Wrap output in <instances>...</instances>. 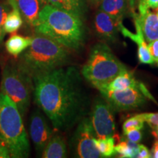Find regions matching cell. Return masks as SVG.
<instances>
[{
  "mask_svg": "<svg viewBox=\"0 0 158 158\" xmlns=\"http://www.w3.org/2000/svg\"><path fill=\"white\" fill-rule=\"evenodd\" d=\"M157 64H158V62H157Z\"/></svg>",
  "mask_w": 158,
  "mask_h": 158,
  "instance_id": "cell-37",
  "label": "cell"
},
{
  "mask_svg": "<svg viewBox=\"0 0 158 158\" xmlns=\"http://www.w3.org/2000/svg\"><path fill=\"white\" fill-rule=\"evenodd\" d=\"M71 138L70 147L74 157L78 158L102 157L94 144L96 134L90 117H83L78 122Z\"/></svg>",
  "mask_w": 158,
  "mask_h": 158,
  "instance_id": "cell-8",
  "label": "cell"
},
{
  "mask_svg": "<svg viewBox=\"0 0 158 158\" xmlns=\"http://www.w3.org/2000/svg\"><path fill=\"white\" fill-rule=\"evenodd\" d=\"M119 24L110 15L101 10H98L94 15V33L97 37L106 43H114L117 40Z\"/></svg>",
  "mask_w": 158,
  "mask_h": 158,
  "instance_id": "cell-11",
  "label": "cell"
},
{
  "mask_svg": "<svg viewBox=\"0 0 158 158\" xmlns=\"http://www.w3.org/2000/svg\"><path fill=\"white\" fill-rule=\"evenodd\" d=\"M129 2L130 0H102L98 7L110 15L116 22L121 23L127 11Z\"/></svg>",
  "mask_w": 158,
  "mask_h": 158,
  "instance_id": "cell-16",
  "label": "cell"
},
{
  "mask_svg": "<svg viewBox=\"0 0 158 158\" xmlns=\"http://www.w3.org/2000/svg\"><path fill=\"white\" fill-rule=\"evenodd\" d=\"M86 1H87V3L90 4L93 7H98L102 0H86Z\"/></svg>",
  "mask_w": 158,
  "mask_h": 158,
  "instance_id": "cell-32",
  "label": "cell"
},
{
  "mask_svg": "<svg viewBox=\"0 0 158 158\" xmlns=\"http://www.w3.org/2000/svg\"><path fill=\"white\" fill-rule=\"evenodd\" d=\"M29 133L38 153H42L46 144L53 135V132L45 118L39 110L32 113L29 124Z\"/></svg>",
  "mask_w": 158,
  "mask_h": 158,
  "instance_id": "cell-10",
  "label": "cell"
},
{
  "mask_svg": "<svg viewBox=\"0 0 158 158\" xmlns=\"http://www.w3.org/2000/svg\"><path fill=\"white\" fill-rule=\"evenodd\" d=\"M148 48L155 62H158V39L148 43Z\"/></svg>",
  "mask_w": 158,
  "mask_h": 158,
  "instance_id": "cell-27",
  "label": "cell"
},
{
  "mask_svg": "<svg viewBox=\"0 0 158 158\" xmlns=\"http://www.w3.org/2000/svg\"><path fill=\"white\" fill-rule=\"evenodd\" d=\"M140 84H141V82L136 80L133 73L126 68L110 82L102 86H99L97 89L98 90H122L127 88L135 87V86H139Z\"/></svg>",
  "mask_w": 158,
  "mask_h": 158,
  "instance_id": "cell-14",
  "label": "cell"
},
{
  "mask_svg": "<svg viewBox=\"0 0 158 158\" xmlns=\"http://www.w3.org/2000/svg\"><path fill=\"white\" fill-rule=\"evenodd\" d=\"M150 153H151V157L158 158V140H156L155 141Z\"/></svg>",
  "mask_w": 158,
  "mask_h": 158,
  "instance_id": "cell-31",
  "label": "cell"
},
{
  "mask_svg": "<svg viewBox=\"0 0 158 158\" xmlns=\"http://www.w3.org/2000/svg\"><path fill=\"white\" fill-rule=\"evenodd\" d=\"M21 15L27 22L34 27L40 11V0H15Z\"/></svg>",
  "mask_w": 158,
  "mask_h": 158,
  "instance_id": "cell-18",
  "label": "cell"
},
{
  "mask_svg": "<svg viewBox=\"0 0 158 158\" xmlns=\"http://www.w3.org/2000/svg\"><path fill=\"white\" fill-rule=\"evenodd\" d=\"M100 94L115 111H125L141 107L147 102V98L155 100L144 85L122 90L100 89Z\"/></svg>",
  "mask_w": 158,
  "mask_h": 158,
  "instance_id": "cell-7",
  "label": "cell"
},
{
  "mask_svg": "<svg viewBox=\"0 0 158 158\" xmlns=\"http://www.w3.org/2000/svg\"><path fill=\"white\" fill-rule=\"evenodd\" d=\"M114 111L102 97L94 100L90 118L97 138L114 137L116 134Z\"/></svg>",
  "mask_w": 158,
  "mask_h": 158,
  "instance_id": "cell-9",
  "label": "cell"
},
{
  "mask_svg": "<svg viewBox=\"0 0 158 158\" xmlns=\"http://www.w3.org/2000/svg\"><path fill=\"white\" fill-rule=\"evenodd\" d=\"M138 5H147L146 0H138Z\"/></svg>",
  "mask_w": 158,
  "mask_h": 158,
  "instance_id": "cell-33",
  "label": "cell"
},
{
  "mask_svg": "<svg viewBox=\"0 0 158 158\" xmlns=\"http://www.w3.org/2000/svg\"><path fill=\"white\" fill-rule=\"evenodd\" d=\"M10 12V6L6 4H0V42L2 40L5 33L3 30V25L7 13Z\"/></svg>",
  "mask_w": 158,
  "mask_h": 158,
  "instance_id": "cell-25",
  "label": "cell"
},
{
  "mask_svg": "<svg viewBox=\"0 0 158 158\" xmlns=\"http://www.w3.org/2000/svg\"><path fill=\"white\" fill-rule=\"evenodd\" d=\"M32 80L35 101L56 130L70 129L87 113L89 98L76 67H61Z\"/></svg>",
  "mask_w": 158,
  "mask_h": 158,
  "instance_id": "cell-1",
  "label": "cell"
},
{
  "mask_svg": "<svg viewBox=\"0 0 158 158\" xmlns=\"http://www.w3.org/2000/svg\"><path fill=\"white\" fill-rule=\"evenodd\" d=\"M154 133H155V135L158 138V127L157 128H155V130H154Z\"/></svg>",
  "mask_w": 158,
  "mask_h": 158,
  "instance_id": "cell-34",
  "label": "cell"
},
{
  "mask_svg": "<svg viewBox=\"0 0 158 158\" xmlns=\"http://www.w3.org/2000/svg\"><path fill=\"white\" fill-rule=\"evenodd\" d=\"M139 144L127 140H122V142L115 146L116 152L120 157L135 158L137 157Z\"/></svg>",
  "mask_w": 158,
  "mask_h": 158,
  "instance_id": "cell-22",
  "label": "cell"
},
{
  "mask_svg": "<svg viewBox=\"0 0 158 158\" xmlns=\"http://www.w3.org/2000/svg\"><path fill=\"white\" fill-rule=\"evenodd\" d=\"M136 33L130 31L124 27L122 23L119 24V31L124 37H128L138 45V58L139 62L142 64H152L155 63L152 55L150 54L147 42L144 40L141 29L138 24L135 23Z\"/></svg>",
  "mask_w": 158,
  "mask_h": 158,
  "instance_id": "cell-13",
  "label": "cell"
},
{
  "mask_svg": "<svg viewBox=\"0 0 158 158\" xmlns=\"http://www.w3.org/2000/svg\"><path fill=\"white\" fill-rule=\"evenodd\" d=\"M142 133L141 130H131L129 131L123 133L122 140H127V141L135 142V143H140L142 140Z\"/></svg>",
  "mask_w": 158,
  "mask_h": 158,
  "instance_id": "cell-24",
  "label": "cell"
},
{
  "mask_svg": "<svg viewBox=\"0 0 158 158\" xmlns=\"http://www.w3.org/2000/svg\"><path fill=\"white\" fill-rule=\"evenodd\" d=\"M45 2L76 15L82 20L87 12L86 0H45Z\"/></svg>",
  "mask_w": 158,
  "mask_h": 158,
  "instance_id": "cell-15",
  "label": "cell"
},
{
  "mask_svg": "<svg viewBox=\"0 0 158 158\" xmlns=\"http://www.w3.org/2000/svg\"><path fill=\"white\" fill-rule=\"evenodd\" d=\"M32 37H23L19 35H13L7 39L5 47L7 52L14 56L21 54L30 45Z\"/></svg>",
  "mask_w": 158,
  "mask_h": 158,
  "instance_id": "cell-20",
  "label": "cell"
},
{
  "mask_svg": "<svg viewBox=\"0 0 158 158\" xmlns=\"http://www.w3.org/2000/svg\"><path fill=\"white\" fill-rule=\"evenodd\" d=\"M139 13L133 14L134 22L141 29L147 43L158 39V16L149 8H138Z\"/></svg>",
  "mask_w": 158,
  "mask_h": 158,
  "instance_id": "cell-12",
  "label": "cell"
},
{
  "mask_svg": "<svg viewBox=\"0 0 158 158\" xmlns=\"http://www.w3.org/2000/svg\"><path fill=\"white\" fill-rule=\"evenodd\" d=\"M94 144L102 157H111L116 154L114 137L95 138Z\"/></svg>",
  "mask_w": 158,
  "mask_h": 158,
  "instance_id": "cell-21",
  "label": "cell"
},
{
  "mask_svg": "<svg viewBox=\"0 0 158 158\" xmlns=\"http://www.w3.org/2000/svg\"><path fill=\"white\" fill-rule=\"evenodd\" d=\"M151 157V153L148 148L143 144H139L137 158H149Z\"/></svg>",
  "mask_w": 158,
  "mask_h": 158,
  "instance_id": "cell-28",
  "label": "cell"
},
{
  "mask_svg": "<svg viewBox=\"0 0 158 158\" xmlns=\"http://www.w3.org/2000/svg\"><path fill=\"white\" fill-rule=\"evenodd\" d=\"M126 67L113 54L106 43H98L91 49L81 74L94 87L113 80Z\"/></svg>",
  "mask_w": 158,
  "mask_h": 158,
  "instance_id": "cell-5",
  "label": "cell"
},
{
  "mask_svg": "<svg viewBox=\"0 0 158 158\" xmlns=\"http://www.w3.org/2000/svg\"><path fill=\"white\" fill-rule=\"evenodd\" d=\"M144 123H145V122L142 119L139 114L132 116V117L127 118L122 124L123 133H125V132H127L131 130L143 129Z\"/></svg>",
  "mask_w": 158,
  "mask_h": 158,
  "instance_id": "cell-23",
  "label": "cell"
},
{
  "mask_svg": "<svg viewBox=\"0 0 158 158\" xmlns=\"http://www.w3.org/2000/svg\"><path fill=\"white\" fill-rule=\"evenodd\" d=\"M0 139L10 150V157L27 158L30 155L28 135L22 116L8 96L0 93Z\"/></svg>",
  "mask_w": 158,
  "mask_h": 158,
  "instance_id": "cell-4",
  "label": "cell"
},
{
  "mask_svg": "<svg viewBox=\"0 0 158 158\" xmlns=\"http://www.w3.org/2000/svg\"><path fill=\"white\" fill-rule=\"evenodd\" d=\"M157 16H158V10H157Z\"/></svg>",
  "mask_w": 158,
  "mask_h": 158,
  "instance_id": "cell-36",
  "label": "cell"
},
{
  "mask_svg": "<svg viewBox=\"0 0 158 158\" xmlns=\"http://www.w3.org/2000/svg\"><path fill=\"white\" fill-rule=\"evenodd\" d=\"M139 115L153 130L158 127V113H143Z\"/></svg>",
  "mask_w": 158,
  "mask_h": 158,
  "instance_id": "cell-26",
  "label": "cell"
},
{
  "mask_svg": "<svg viewBox=\"0 0 158 158\" xmlns=\"http://www.w3.org/2000/svg\"><path fill=\"white\" fill-rule=\"evenodd\" d=\"M35 31L70 50L84 45L86 31L83 20L68 12L46 4L39 13Z\"/></svg>",
  "mask_w": 158,
  "mask_h": 158,
  "instance_id": "cell-2",
  "label": "cell"
},
{
  "mask_svg": "<svg viewBox=\"0 0 158 158\" xmlns=\"http://www.w3.org/2000/svg\"><path fill=\"white\" fill-rule=\"evenodd\" d=\"M8 3L12 7V10L7 13L3 25V30L5 34L15 32L23 24L22 17L15 0H8Z\"/></svg>",
  "mask_w": 158,
  "mask_h": 158,
  "instance_id": "cell-19",
  "label": "cell"
},
{
  "mask_svg": "<svg viewBox=\"0 0 158 158\" xmlns=\"http://www.w3.org/2000/svg\"><path fill=\"white\" fill-rule=\"evenodd\" d=\"M10 150L5 142L0 139V158H10Z\"/></svg>",
  "mask_w": 158,
  "mask_h": 158,
  "instance_id": "cell-29",
  "label": "cell"
},
{
  "mask_svg": "<svg viewBox=\"0 0 158 158\" xmlns=\"http://www.w3.org/2000/svg\"><path fill=\"white\" fill-rule=\"evenodd\" d=\"M43 158H64L68 156L66 143L59 135H52L41 153Z\"/></svg>",
  "mask_w": 158,
  "mask_h": 158,
  "instance_id": "cell-17",
  "label": "cell"
},
{
  "mask_svg": "<svg viewBox=\"0 0 158 158\" xmlns=\"http://www.w3.org/2000/svg\"><path fill=\"white\" fill-rule=\"evenodd\" d=\"M146 4L148 8L158 10V0H146Z\"/></svg>",
  "mask_w": 158,
  "mask_h": 158,
  "instance_id": "cell-30",
  "label": "cell"
},
{
  "mask_svg": "<svg viewBox=\"0 0 158 158\" xmlns=\"http://www.w3.org/2000/svg\"><path fill=\"white\" fill-rule=\"evenodd\" d=\"M70 58L68 48L43 35L32 37L29 46L20 54L18 65L33 78L64 66Z\"/></svg>",
  "mask_w": 158,
  "mask_h": 158,
  "instance_id": "cell-3",
  "label": "cell"
},
{
  "mask_svg": "<svg viewBox=\"0 0 158 158\" xmlns=\"http://www.w3.org/2000/svg\"><path fill=\"white\" fill-rule=\"evenodd\" d=\"M31 77L18 64H7L3 69L1 92L13 100L22 116L30 106L31 94L34 89Z\"/></svg>",
  "mask_w": 158,
  "mask_h": 158,
  "instance_id": "cell-6",
  "label": "cell"
},
{
  "mask_svg": "<svg viewBox=\"0 0 158 158\" xmlns=\"http://www.w3.org/2000/svg\"><path fill=\"white\" fill-rule=\"evenodd\" d=\"M40 2H45V0H40Z\"/></svg>",
  "mask_w": 158,
  "mask_h": 158,
  "instance_id": "cell-35",
  "label": "cell"
}]
</instances>
